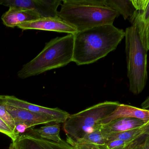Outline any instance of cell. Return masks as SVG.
Returning <instances> with one entry per match:
<instances>
[{
  "label": "cell",
  "mask_w": 149,
  "mask_h": 149,
  "mask_svg": "<svg viewBox=\"0 0 149 149\" xmlns=\"http://www.w3.org/2000/svg\"><path fill=\"white\" fill-rule=\"evenodd\" d=\"M74 36L72 62L80 66L93 64L114 50L125 32L113 24H106L77 31Z\"/></svg>",
  "instance_id": "1"
},
{
  "label": "cell",
  "mask_w": 149,
  "mask_h": 149,
  "mask_svg": "<svg viewBox=\"0 0 149 149\" xmlns=\"http://www.w3.org/2000/svg\"><path fill=\"white\" fill-rule=\"evenodd\" d=\"M58 15L80 31L113 24L120 14L107 6L104 0H63Z\"/></svg>",
  "instance_id": "2"
},
{
  "label": "cell",
  "mask_w": 149,
  "mask_h": 149,
  "mask_svg": "<svg viewBox=\"0 0 149 149\" xmlns=\"http://www.w3.org/2000/svg\"><path fill=\"white\" fill-rule=\"evenodd\" d=\"M74 34L57 37L46 43L42 50L23 65L17 75L25 79L65 66L73 61Z\"/></svg>",
  "instance_id": "3"
},
{
  "label": "cell",
  "mask_w": 149,
  "mask_h": 149,
  "mask_svg": "<svg viewBox=\"0 0 149 149\" xmlns=\"http://www.w3.org/2000/svg\"><path fill=\"white\" fill-rule=\"evenodd\" d=\"M120 104L118 101H104L70 115L63 127L67 136L66 142L74 146L87 134L100 128L102 121Z\"/></svg>",
  "instance_id": "4"
},
{
  "label": "cell",
  "mask_w": 149,
  "mask_h": 149,
  "mask_svg": "<svg viewBox=\"0 0 149 149\" xmlns=\"http://www.w3.org/2000/svg\"><path fill=\"white\" fill-rule=\"evenodd\" d=\"M125 32L130 90L137 95L143 91L148 80V51L143 45L134 27H128Z\"/></svg>",
  "instance_id": "5"
},
{
  "label": "cell",
  "mask_w": 149,
  "mask_h": 149,
  "mask_svg": "<svg viewBox=\"0 0 149 149\" xmlns=\"http://www.w3.org/2000/svg\"><path fill=\"white\" fill-rule=\"evenodd\" d=\"M62 3L60 0H0V5L32 10L41 18L58 17V8Z\"/></svg>",
  "instance_id": "6"
},
{
  "label": "cell",
  "mask_w": 149,
  "mask_h": 149,
  "mask_svg": "<svg viewBox=\"0 0 149 149\" xmlns=\"http://www.w3.org/2000/svg\"><path fill=\"white\" fill-rule=\"evenodd\" d=\"M136 10L130 17L143 45L149 50V0H131Z\"/></svg>",
  "instance_id": "7"
},
{
  "label": "cell",
  "mask_w": 149,
  "mask_h": 149,
  "mask_svg": "<svg viewBox=\"0 0 149 149\" xmlns=\"http://www.w3.org/2000/svg\"><path fill=\"white\" fill-rule=\"evenodd\" d=\"M8 149H76L75 147L63 141L55 142L42 139L30 133L21 134L10 144Z\"/></svg>",
  "instance_id": "8"
},
{
  "label": "cell",
  "mask_w": 149,
  "mask_h": 149,
  "mask_svg": "<svg viewBox=\"0 0 149 149\" xmlns=\"http://www.w3.org/2000/svg\"><path fill=\"white\" fill-rule=\"evenodd\" d=\"M0 101L9 106L51 116L56 119L58 124L65 122L70 115L66 111L58 108H49L35 105L18 99L14 96L0 95Z\"/></svg>",
  "instance_id": "9"
},
{
  "label": "cell",
  "mask_w": 149,
  "mask_h": 149,
  "mask_svg": "<svg viewBox=\"0 0 149 149\" xmlns=\"http://www.w3.org/2000/svg\"><path fill=\"white\" fill-rule=\"evenodd\" d=\"M17 27L22 30L36 29L48 31L64 32L74 34L76 29L70 24L58 17H42L36 20L22 23Z\"/></svg>",
  "instance_id": "10"
},
{
  "label": "cell",
  "mask_w": 149,
  "mask_h": 149,
  "mask_svg": "<svg viewBox=\"0 0 149 149\" xmlns=\"http://www.w3.org/2000/svg\"><path fill=\"white\" fill-rule=\"evenodd\" d=\"M3 104L15 120L16 126L18 124H23L29 129L37 125L48 124L51 122L58 124L56 119L51 116Z\"/></svg>",
  "instance_id": "11"
},
{
  "label": "cell",
  "mask_w": 149,
  "mask_h": 149,
  "mask_svg": "<svg viewBox=\"0 0 149 149\" xmlns=\"http://www.w3.org/2000/svg\"><path fill=\"white\" fill-rule=\"evenodd\" d=\"M120 118H135L147 123L149 122V110L120 103L112 114L102 121L101 125Z\"/></svg>",
  "instance_id": "12"
},
{
  "label": "cell",
  "mask_w": 149,
  "mask_h": 149,
  "mask_svg": "<svg viewBox=\"0 0 149 149\" xmlns=\"http://www.w3.org/2000/svg\"><path fill=\"white\" fill-rule=\"evenodd\" d=\"M41 18L35 11L30 10L9 7L1 17L3 24L8 27L15 28L18 24Z\"/></svg>",
  "instance_id": "13"
},
{
  "label": "cell",
  "mask_w": 149,
  "mask_h": 149,
  "mask_svg": "<svg viewBox=\"0 0 149 149\" xmlns=\"http://www.w3.org/2000/svg\"><path fill=\"white\" fill-rule=\"evenodd\" d=\"M144 121L135 118H120L101 125L100 129L103 135L114 132H124L141 128L145 126Z\"/></svg>",
  "instance_id": "14"
},
{
  "label": "cell",
  "mask_w": 149,
  "mask_h": 149,
  "mask_svg": "<svg viewBox=\"0 0 149 149\" xmlns=\"http://www.w3.org/2000/svg\"><path fill=\"white\" fill-rule=\"evenodd\" d=\"M30 129L29 133L42 139L57 143L63 141L60 137V126L59 124H48L40 128Z\"/></svg>",
  "instance_id": "15"
},
{
  "label": "cell",
  "mask_w": 149,
  "mask_h": 149,
  "mask_svg": "<svg viewBox=\"0 0 149 149\" xmlns=\"http://www.w3.org/2000/svg\"><path fill=\"white\" fill-rule=\"evenodd\" d=\"M107 6L121 15L125 20L130 18L136 10L131 0H104Z\"/></svg>",
  "instance_id": "16"
},
{
  "label": "cell",
  "mask_w": 149,
  "mask_h": 149,
  "mask_svg": "<svg viewBox=\"0 0 149 149\" xmlns=\"http://www.w3.org/2000/svg\"><path fill=\"white\" fill-rule=\"evenodd\" d=\"M142 127L124 132H114L104 135L106 143L115 140H121L125 141H132L143 134Z\"/></svg>",
  "instance_id": "17"
},
{
  "label": "cell",
  "mask_w": 149,
  "mask_h": 149,
  "mask_svg": "<svg viewBox=\"0 0 149 149\" xmlns=\"http://www.w3.org/2000/svg\"><path fill=\"white\" fill-rule=\"evenodd\" d=\"M100 127L87 134L82 139L78 141L75 145L81 143H86L101 147L105 146L106 142L101 130Z\"/></svg>",
  "instance_id": "18"
},
{
  "label": "cell",
  "mask_w": 149,
  "mask_h": 149,
  "mask_svg": "<svg viewBox=\"0 0 149 149\" xmlns=\"http://www.w3.org/2000/svg\"><path fill=\"white\" fill-rule=\"evenodd\" d=\"M0 118L10 128V129L17 134H19L16 130L15 120L10 114L7 111L4 105L0 101Z\"/></svg>",
  "instance_id": "19"
},
{
  "label": "cell",
  "mask_w": 149,
  "mask_h": 149,
  "mask_svg": "<svg viewBox=\"0 0 149 149\" xmlns=\"http://www.w3.org/2000/svg\"><path fill=\"white\" fill-rule=\"evenodd\" d=\"M127 149H149V135H142L134 141Z\"/></svg>",
  "instance_id": "20"
},
{
  "label": "cell",
  "mask_w": 149,
  "mask_h": 149,
  "mask_svg": "<svg viewBox=\"0 0 149 149\" xmlns=\"http://www.w3.org/2000/svg\"><path fill=\"white\" fill-rule=\"evenodd\" d=\"M134 141L128 142L115 140L108 142L105 145V149H127Z\"/></svg>",
  "instance_id": "21"
},
{
  "label": "cell",
  "mask_w": 149,
  "mask_h": 149,
  "mask_svg": "<svg viewBox=\"0 0 149 149\" xmlns=\"http://www.w3.org/2000/svg\"><path fill=\"white\" fill-rule=\"evenodd\" d=\"M0 133H2L11 138L12 141H15L20 135L13 132L10 128L0 118Z\"/></svg>",
  "instance_id": "22"
},
{
  "label": "cell",
  "mask_w": 149,
  "mask_h": 149,
  "mask_svg": "<svg viewBox=\"0 0 149 149\" xmlns=\"http://www.w3.org/2000/svg\"><path fill=\"white\" fill-rule=\"evenodd\" d=\"M74 147L76 149H105V146L101 147L86 143L76 144Z\"/></svg>",
  "instance_id": "23"
},
{
  "label": "cell",
  "mask_w": 149,
  "mask_h": 149,
  "mask_svg": "<svg viewBox=\"0 0 149 149\" xmlns=\"http://www.w3.org/2000/svg\"><path fill=\"white\" fill-rule=\"evenodd\" d=\"M28 129H29L28 127L23 124H18L16 126V130L19 134L24 133Z\"/></svg>",
  "instance_id": "24"
},
{
  "label": "cell",
  "mask_w": 149,
  "mask_h": 149,
  "mask_svg": "<svg viewBox=\"0 0 149 149\" xmlns=\"http://www.w3.org/2000/svg\"><path fill=\"white\" fill-rule=\"evenodd\" d=\"M141 107V108L143 109H148L149 108V97L142 103Z\"/></svg>",
  "instance_id": "25"
},
{
  "label": "cell",
  "mask_w": 149,
  "mask_h": 149,
  "mask_svg": "<svg viewBox=\"0 0 149 149\" xmlns=\"http://www.w3.org/2000/svg\"><path fill=\"white\" fill-rule=\"evenodd\" d=\"M143 134L149 135V122L142 127Z\"/></svg>",
  "instance_id": "26"
}]
</instances>
